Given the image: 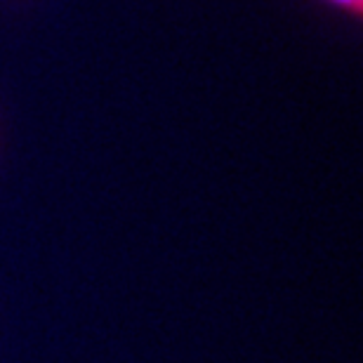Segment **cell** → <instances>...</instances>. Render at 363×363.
Masks as SVG:
<instances>
[{
  "instance_id": "obj_1",
  "label": "cell",
  "mask_w": 363,
  "mask_h": 363,
  "mask_svg": "<svg viewBox=\"0 0 363 363\" xmlns=\"http://www.w3.org/2000/svg\"><path fill=\"white\" fill-rule=\"evenodd\" d=\"M333 3L347 7V10H352L354 14H361V10H363V0H333Z\"/></svg>"
}]
</instances>
